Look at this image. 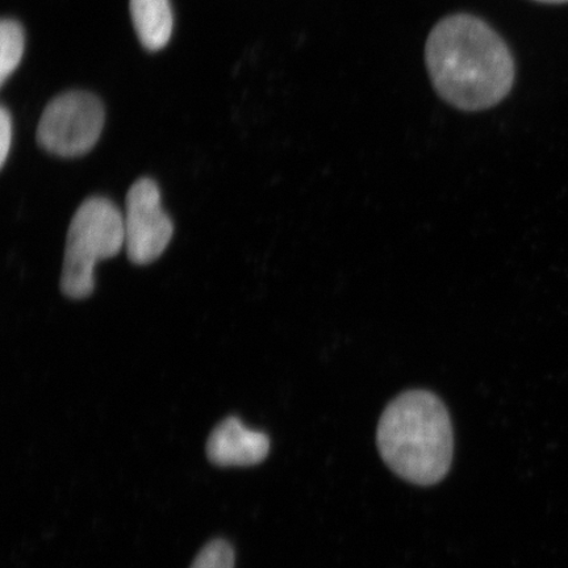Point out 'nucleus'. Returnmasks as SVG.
<instances>
[{"mask_svg": "<svg viewBox=\"0 0 568 568\" xmlns=\"http://www.w3.org/2000/svg\"><path fill=\"white\" fill-rule=\"evenodd\" d=\"M425 63L439 98L465 112L486 111L501 103L516 80L507 42L471 13H454L433 27L425 44Z\"/></svg>", "mask_w": 568, "mask_h": 568, "instance_id": "obj_1", "label": "nucleus"}, {"mask_svg": "<svg viewBox=\"0 0 568 568\" xmlns=\"http://www.w3.org/2000/svg\"><path fill=\"white\" fill-rule=\"evenodd\" d=\"M381 457L397 477L433 486L449 473L454 437L445 404L425 389H410L390 402L376 432Z\"/></svg>", "mask_w": 568, "mask_h": 568, "instance_id": "obj_2", "label": "nucleus"}, {"mask_svg": "<svg viewBox=\"0 0 568 568\" xmlns=\"http://www.w3.org/2000/svg\"><path fill=\"white\" fill-rule=\"evenodd\" d=\"M125 246L124 215L110 199H87L68 231L61 290L70 300H87L95 290L98 262L115 257Z\"/></svg>", "mask_w": 568, "mask_h": 568, "instance_id": "obj_3", "label": "nucleus"}, {"mask_svg": "<svg viewBox=\"0 0 568 568\" xmlns=\"http://www.w3.org/2000/svg\"><path fill=\"white\" fill-rule=\"evenodd\" d=\"M104 126V109L89 92L70 91L53 99L42 112L36 139L40 148L62 159L88 154Z\"/></svg>", "mask_w": 568, "mask_h": 568, "instance_id": "obj_4", "label": "nucleus"}, {"mask_svg": "<svg viewBox=\"0 0 568 568\" xmlns=\"http://www.w3.org/2000/svg\"><path fill=\"white\" fill-rule=\"evenodd\" d=\"M125 248L134 265L159 260L174 234V224L162 207L159 184L140 178L128 191L124 213Z\"/></svg>", "mask_w": 568, "mask_h": 568, "instance_id": "obj_5", "label": "nucleus"}, {"mask_svg": "<svg viewBox=\"0 0 568 568\" xmlns=\"http://www.w3.org/2000/svg\"><path fill=\"white\" fill-rule=\"evenodd\" d=\"M270 438L265 433L248 429L240 418L231 416L212 430L207 457L217 466H253L266 459Z\"/></svg>", "mask_w": 568, "mask_h": 568, "instance_id": "obj_6", "label": "nucleus"}, {"mask_svg": "<svg viewBox=\"0 0 568 568\" xmlns=\"http://www.w3.org/2000/svg\"><path fill=\"white\" fill-rule=\"evenodd\" d=\"M130 9L141 44L151 52L165 48L174 28L170 0H131Z\"/></svg>", "mask_w": 568, "mask_h": 568, "instance_id": "obj_7", "label": "nucleus"}, {"mask_svg": "<svg viewBox=\"0 0 568 568\" xmlns=\"http://www.w3.org/2000/svg\"><path fill=\"white\" fill-rule=\"evenodd\" d=\"M26 36L17 20L0 23V83H4L20 65L24 54Z\"/></svg>", "mask_w": 568, "mask_h": 568, "instance_id": "obj_8", "label": "nucleus"}, {"mask_svg": "<svg viewBox=\"0 0 568 568\" xmlns=\"http://www.w3.org/2000/svg\"><path fill=\"white\" fill-rule=\"evenodd\" d=\"M234 551L225 539H213L199 552L191 568H233Z\"/></svg>", "mask_w": 568, "mask_h": 568, "instance_id": "obj_9", "label": "nucleus"}, {"mask_svg": "<svg viewBox=\"0 0 568 568\" xmlns=\"http://www.w3.org/2000/svg\"><path fill=\"white\" fill-rule=\"evenodd\" d=\"M12 144V118L9 110H0V166L4 168Z\"/></svg>", "mask_w": 568, "mask_h": 568, "instance_id": "obj_10", "label": "nucleus"}, {"mask_svg": "<svg viewBox=\"0 0 568 568\" xmlns=\"http://www.w3.org/2000/svg\"><path fill=\"white\" fill-rule=\"evenodd\" d=\"M535 2L544 4H566L568 0H535Z\"/></svg>", "mask_w": 568, "mask_h": 568, "instance_id": "obj_11", "label": "nucleus"}]
</instances>
